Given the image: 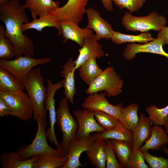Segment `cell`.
Segmentation results:
<instances>
[{
	"label": "cell",
	"instance_id": "obj_1",
	"mask_svg": "<svg viewBox=\"0 0 168 168\" xmlns=\"http://www.w3.org/2000/svg\"><path fill=\"white\" fill-rule=\"evenodd\" d=\"M20 0H10L0 5V20L4 24V36L10 40L15 48L17 58L25 55L32 57L35 54L33 41L22 30L23 24L30 19Z\"/></svg>",
	"mask_w": 168,
	"mask_h": 168
},
{
	"label": "cell",
	"instance_id": "obj_2",
	"mask_svg": "<svg viewBox=\"0 0 168 168\" xmlns=\"http://www.w3.org/2000/svg\"><path fill=\"white\" fill-rule=\"evenodd\" d=\"M44 78L40 69L33 68L23 82L30 98L33 110V119H41L47 125L46 110L44 107L47 89L44 85Z\"/></svg>",
	"mask_w": 168,
	"mask_h": 168
},
{
	"label": "cell",
	"instance_id": "obj_3",
	"mask_svg": "<svg viewBox=\"0 0 168 168\" xmlns=\"http://www.w3.org/2000/svg\"><path fill=\"white\" fill-rule=\"evenodd\" d=\"M68 101L65 97L62 98L56 112V122L63 136L58 149L62 156L67 155L68 145L76 138L78 129L76 119L70 113Z\"/></svg>",
	"mask_w": 168,
	"mask_h": 168
},
{
	"label": "cell",
	"instance_id": "obj_4",
	"mask_svg": "<svg viewBox=\"0 0 168 168\" xmlns=\"http://www.w3.org/2000/svg\"><path fill=\"white\" fill-rule=\"evenodd\" d=\"M123 82L113 67H109L88 86L85 92L88 95L104 91L107 96H116L122 92Z\"/></svg>",
	"mask_w": 168,
	"mask_h": 168
},
{
	"label": "cell",
	"instance_id": "obj_5",
	"mask_svg": "<svg viewBox=\"0 0 168 168\" xmlns=\"http://www.w3.org/2000/svg\"><path fill=\"white\" fill-rule=\"evenodd\" d=\"M166 19L153 11L148 15L137 17L126 12L122 17L121 23L127 31L146 32L152 30L159 31L166 26Z\"/></svg>",
	"mask_w": 168,
	"mask_h": 168
},
{
	"label": "cell",
	"instance_id": "obj_6",
	"mask_svg": "<svg viewBox=\"0 0 168 168\" xmlns=\"http://www.w3.org/2000/svg\"><path fill=\"white\" fill-rule=\"evenodd\" d=\"M36 121L38 125L36 135L30 144L22 147L17 152L20 158L26 160L33 156L46 154L62 156L58 149L52 148L48 144L45 129L47 126L44 121L40 119Z\"/></svg>",
	"mask_w": 168,
	"mask_h": 168
},
{
	"label": "cell",
	"instance_id": "obj_7",
	"mask_svg": "<svg viewBox=\"0 0 168 168\" xmlns=\"http://www.w3.org/2000/svg\"><path fill=\"white\" fill-rule=\"evenodd\" d=\"M51 60L48 57L37 58L24 55L13 60L0 59V66L23 83L34 67L49 63Z\"/></svg>",
	"mask_w": 168,
	"mask_h": 168
},
{
	"label": "cell",
	"instance_id": "obj_8",
	"mask_svg": "<svg viewBox=\"0 0 168 168\" xmlns=\"http://www.w3.org/2000/svg\"><path fill=\"white\" fill-rule=\"evenodd\" d=\"M0 98L10 106L13 116L23 121H27L33 115L32 103L27 93L23 91L11 92L0 90Z\"/></svg>",
	"mask_w": 168,
	"mask_h": 168
},
{
	"label": "cell",
	"instance_id": "obj_9",
	"mask_svg": "<svg viewBox=\"0 0 168 168\" xmlns=\"http://www.w3.org/2000/svg\"><path fill=\"white\" fill-rule=\"evenodd\" d=\"M47 91L44 101V107L49 111L50 120V127L46 131V135L50 142L54 143L59 149L60 144L57 138L54 131V125L56 122V112L55 108V100L54 96L55 93L63 86L64 79L54 84L49 79L47 78Z\"/></svg>",
	"mask_w": 168,
	"mask_h": 168
},
{
	"label": "cell",
	"instance_id": "obj_10",
	"mask_svg": "<svg viewBox=\"0 0 168 168\" xmlns=\"http://www.w3.org/2000/svg\"><path fill=\"white\" fill-rule=\"evenodd\" d=\"M104 92L89 94L84 100L82 106L94 112L101 111L107 113L118 119L123 108V104L120 103L117 105H113L109 102Z\"/></svg>",
	"mask_w": 168,
	"mask_h": 168
},
{
	"label": "cell",
	"instance_id": "obj_11",
	"mask_svg": "<svg viewBox=\"0 0 168 168\" xmlns=\"http://www.w3.org/2000/svg\"><path fill=\"white\" fill-rule=\"evenodd\" d=\"M89 0H68L63 6L50 13L58 22L71 21L77 24L81 21L86 13V7Z\"/></svg>",
	"mask_w": 168,
	"mask_h": 168
},
{
	"label": "cell",
	"instance_id": "obj_12",
	"mask_svg": "<svg viewBox=\"0 0 168 168\" xmlns=\"http://www.w3.org/2000/svg\"><path fill=\"white\" fill-rule=\"evenodd\" d=\"M73 113L78 125L76 138L88 136L93 132L100 133L105 131L97 123L94 112L85 108H78L73 111Z\"/></svg>",
	"mask_w": 168,
	"mask_h": 168
},
{
	"label": "cell",
	"instance_id": "obj_13",
	"mask_svg": "<svg viewBox=\"0 0 168 168\" xmlns=\"http://www.w3.org/2000/svg\"><path fill=\"white\" fill-rule=\"evenodd\" d=\"M95 140L93 135L91 134L72 140L67 148L68 160L62 168H78L82 166L80 161L81 154L89 148Z\"/></svg>",
	"mask_w": 168,
	"mask_h": 168
},
{
	"label": "cell",
	"instance_id": "obj_14",
	"mask_svg": "<svg viewBox=\"0 0 168 168\" xmlns=\"http://www.w3.org/2000/svg\"><path fill=\"white\" fill-rule=\"evenodd\" d=\"M86 13L88 18L86 27L94 31L98 40L102 39L111 40L114 31L112 25L100 16L97 10L92 7L86 9Z\"/></svg>",
	"mask_w": 168,
	"mask_h": 168
},
{
	"label": "cell",
	"instance_id": "obj_15",
	"mask_svg": "<svg viewBox=\"0 0 168 168\" xmlns=\"http://www.w3.org/2000/svg\"><path fill=\"white\" fill-rule=\"evenodd\" d=\"M164 44L162 41L158 38L143 44L129 43L124 49L123 56L126 59L131 60L133 59L138 53H149L162 55L168 58V54L163 48Z\"/></svg>",
	"mask_w": 168,
	"mask_h": 168
},
{
	"label": "cell",
	"instance_id": "obj_16",
	"mask_svg": "<svg viewBox=\"0 0 168 168\" xmlns=\"http://www.w3.org/2000/svg\"><path fill=\"white\" fill-rule=\"evenodd\" d=\"M98 41L94 34L86 39L83 45L78 49V55L74 60L76 70L91 58H100L105 56V54L102 49V46Z\"/></svg>",
	"mask_w": 168,
	"mask_h": 168
},
{
	"label": "cell",
	"instance_id": "obj_17",
	"mask_svg": "<svg viewBox=\"0 0 168 168\" xmlns=\"http://www.w3.org/2000/svg\"><path fill=\"white\" fill-rule=\"evenodd\" d=\"M58 22L63 38L66 41L72 40L81 47L86 39L93 34L92 30L86 27L81 28L77 24L72 21H63Z\"/></svg>",
	"mask_w": 168,
	"mask_h": 168
},
{
	"label": "cell",
	"instance_id": "obj_18",
	"mask_svg": "<svg viewBox=\"0 0 168 168\" xmlns=\"http://www.w3.org/2000/svg\"><path fill=\"white\" fill-rule=\"evenodd\" d=\"M75 65L74 60L70 58L62 66L61 76L63 78V94L69 103L74 104V97L76 93L75 72Z\"/></svg>",
	"mask_w": 168,
	"mask_h": 168
},
{
	"label": "cell",
	"instance_id": "obj_19",
	"mask_svg": "<svg viewBox=\"0 0 168 168\" xmlns=\"http://www.w3.org/2000/svg\"><path fill=\"white\" fill-rule=\"evenodd\" d=\"M59 4V1L53 0H25L23 6L29 10L33 19L55 11L60 7Z\"/></svg>",
	"mask_w": 168,
	"mask_h": 168
},
{
	"label": "cell",
	"instance_id": "obj_20",
	"mask_svg": "<svg viewBox=\"0 0 168 168\" xmlns=\"http://www.w3.org/2000/svg\"><path fill=\"white\" fill-rule=\"evenodd\" d=\"M93 135L95 139L106 141L109 139L128 141L132 143L133 133L128 129L118 119L111 128L103 132L96 133Z\"/></svg>",
	"mask_w": 168,
	"mask_h": 168
},
{
	"label": "cell",
	"instance_id": "obj_21",
	"mask_svg": "<svg viewBox=\"0 0 168 168\" xmlns=\"http://www.w3.org/2000/svg\"><path fill=\"white\" fill-rule=\"evenodd\" d=\"M152 124L148 117L140 113L139 123L133 132V149H139L150 138Z\"/></svg>",
	"mask_w": 168,
	"mask_h": 168
},
{
	"label": "cell",
	"instance_id": "obj_22",
	"mask_svg": "<svg viewBox=\"0 0 168 168\" xmlns=\"http://www.w3.org/2000/svg\"><path fill=\"white\" fill-rule=\"evenodd\" d=\"M168 144V135L165 130L160 126L155 125L151 128L150 138L139 149L142 152L150 150H156Z\"/></svg>",
	"mask_w": 168,
	"mask_h": 168
},
{
	"label": "cell",
	"instance_id": "obj_23",
	"mask_svg": "<svg viewBox=\"0 0 168 168\" xmlns=\"http://www.w3.org/2000/svg\"><path fill=\"white\" fill-rule=\"evenodd\" d=\"M106 141L95 139L85 152L91 163L96 168H105Z\"/></svg>",
	"mask_w": 168,
	"mask_h": 168
},
{
	"label": "cell",
	"instance_id": "obj_24",
	"mask_svg": "<svg viewBox=\"0 0 168 168\" xmlns=\"http://www.w3.org/2000/svg\"><path fill=\"white\" fill-rule=\"evenodd\" d=\"M35 156L26 160L21 159L17 152H4L0 156L2 168H34Z\"/></svg>",
	"mask_w": 168,
	"mask_h": 168
},
{
	"label": "cell",
	"instance_id": "obj_25",
	"mask_svg": "<svg viewBox=\"0 0 168 168\" xmlns=\"http://www.w3.org/2000/svg\"><path fill=\"white\" fill-rule=\"evenodd\" d=\"M47 27H54L56 28L58 34L62 35L61 29L59 22L55 17L50 13L35 18L31 22L23 24L21 29L23 32L29 29H35L38 31H42L43 29Z\"/></svg>",
	"mask_w": 168,
	"mask_h": 168
},
{
	"label": "cell",
	"instance_id": "obj_26",
	"mask_svg": "<svg viewBox=\"0 0 168 168\" xmlns=\"http://www.w3.org/2000/svg\"><path fill=\"white\" fill-rule=\"evenodd\" d=\"M79 75L87 85L89 86L102 72L98 66L96 58H91L81 65L77 69Z\"/></svg>",
	"mask_w": 168,
	"mask_h": 168
},
{
	"label": "cell",
	"instance_id": "obj_27",
	"mask_svg": "<svg viewBox=\"0 0 168 168\" xmlns=\"http://www.w3.org/2000/svg\"><path fill=\"white\" fill-rule=\"evenodd\" d=\"M34 168H62L68 160L67 156L46 154L35 156Z\"/></svg>",
	"mask_w": 168,
	"mask_h": 168
},
{
	"label": "cell",
	"instance_id": "obj_28",
	"mask_svg": "<svg viewBox=\"0 0 168 168\" xmlns=\"http://www.w3.org/2000/svg\"><path fill=\"white\" fill-rule=\"evenodd\" d=\"M138 105L135 103L123 107L118 119L128 129L133 133L139 120L138 114Z\"/></svg>",
	"mask_w": 168,
	"mask_h": 168
},
{
	"label": "cell",
	"instance_id": "obj_29",
	"mask_svg": "<svg viewBox=\"0 0 168 168\" xmlns=\"http://www.w3.org/2000/svg\"><path fill=\"white\" fill-rule=\"evenodd\" d=\"M25 89L22 82L0 66V90L21 92Z\"/></svg>",
	"mask_w": 168,
	"mask_h": 168
},
{
	"label": "cell",
	"instance_id": "obj_30",
	"mask_svg": "<svg viewBox=\"0 0 168 168\" xmlns=\"http://www.w3.org/2000/svg\"><path fill=\"white\" fill-rule=\"evenodd\" d=\"M149 32L142 33L138 35H129L114 31L111 40L115 44H120L126 42L146 43L154 40Z\"/></svg>",
	"mask_w": 168,
	"mask_h": 168
},
{
	"label": "cell",
	"instance_id": "obj_31",
	"mask_svg": "<svg viewBox=\"0 0 168 168\" xmlns=\"http://www.w3.org/2000/svg\"><path fill=\"white\" fill-rule=\"evenodd\" d=\"M113 148L122 167H126L133 150L132 143L128 141L111 139Z\"/></svg>",
	"mask_w": 168,
	"mask_h": 168
},
{
	"label": "cell",
	"instance_id": "obj_32",
	"mask_svg": "<svg viewBox=\"0 0 168 168\" xmlns=\"http://www.w3.org/2000/svg\"><path fill=\"white\" fill-rule=\"evenodd\" d=\"M146 111L148 118L153 124L158 126L164 125L168 121V105L162 108H158L154 105L146 107Z\"/></svg>",
	"mask_w": 168,
	"mask_h": 168
},
{
	"label": "cell",
	"instance_id": "obj_33",
	"mask_svg": "<svg viewBox=\"0 0 168 168\" xmlns=\"http://www.w3.org/2000/svg\"><path fill=\"white\" fill-rule=\"evenodd\" d=\"M5 28L0 24V58L2 59H9L15 57L14 46L9 39L4 35Z\"/></svg>",
	"mask_w": 168,
	"mask_h": 168
},
{
	"label": "cell",
	"instance_id": "obj_34",
	"mask_svg": "<svg viewBox=\"0 0 168 168\" xmlns=\"http://www.w3.org/2000/svg\"><path fill=\"white\" fill-rule=\"evenodd\" d=\"M128 168H148L145 163L142 152L139 149H133L127 164Z\"/></svg>",
	"mask_w": 168,
	"mask_h": 168
},
{
	"label": "cell",
	"instance_id": "obj_35",
	"mask_svg": "<svg viewBox=\"0 0 168 168\" xmlns=\"http://www.w3.org/2000/svg\"><path fill=\"white\" fill-rule=\"evenodd\" d=\"M95 117L99 125L105 130L113 127L116 124L118 119L107 113L95 111Z\"/></svg>",
	"mask_w": 168,
	"mask_h": 168
},
{
	"label": "cell",
	"instance_id": "obj_36",
	"mask_svg": "<svg viewBox=\"0 0 168 168\" xmlns=\"http://www.w3.org/2000/svg\"><path fill=\"white\" fill-rule=\"evenodd\" d=\"M142 152L144 160L147 163L149 167L168 168V158L154 156L150 153L148 151Z\"/></svg>",
	"mask_w": 168,
	"mask_h": 168
},
{
	"label": "cell",
	"instance_id": "obj_37",
	"mask_svg": "<svg viewBox=\"0 0 168 168\" xmlns=\"http://www.w3.org/2000/svg\"><path fill=\"white\" fill-rule=\"evenodd\" d=\"M146 0H113L115 6L121 10L125 8L130 13L138 11L145 2Z\"/></svg>",
	"mask_w": 168,
	"mask_h": 168
},
{
	"label": "cell",
	"instance_id": "obj_38",
	"mask_svg": "<svg viewBox=\"0 0 168 168\" xmlns=\"http://www.w3.org/2000/svg\"><path fill=\"white\" fill-rule=\"evenodd\" d=\"M105 154L106 168H121L122 166L116 159L111 139L106 141Z\"/></svg>",
	"mask_w": 168,
	"mask_h": 168
},
{
	"label": "cell",
	"instance_id": "obj_39",
	"mask_svg": "<svg viewBox=\"0 0 168 168\" xmlns=\"http://www.w3.org/2000/svg\"><path fill=\"white\" fill-rule=\"evenodd\" d=\"M13 116L12 110L8 104L2 99L0 98V116Z\"/></svg>",
	"mask_w": 168,
	"mask_h": 168
},
{
	"label": "cell",
	"instance_id": "obj_40",
	"mask_svg": "<svg viewBox=\"0 0 168 168\" xmlns=\"http://www.w3.org/2000/svg\"><path fill=\"white\" fill-rule=\"evenodd\" d=\"M157 38L161 39L164 44L168 45V26H164L158 31Z\"/></svg>",
	"mask_w": 168,
	"mask_h": 168
},
{
	"label": "cell",
	"instance_id": "obj_41",
	"mask_svg": "<svg viewBox=\"0 0 168 168\" xmlns=\"http://www.w3.org/2000/svg\"><path fill=\"white\" fill-rule=\"evenodd\" d=\"M104 8L107 11L111 12L114 9L113 0H100Z\"/></svg>",
	"mask_w": 168,
	"mask_h": 168
},
{
	"label": "cell",
	"instance_id": "obj_42",
	"mask_svg": "<svg viewBox=\"0 0 168 168\" xmlns=\"http://www.w3.org/2000/svg\"><path fill=\"white\" fill-rule=\"evenodd\" d=\"M166 133L168 135V121L166 122L164 125Z\"/></svg>",
	"mask_w": 168,
	"mask_h": 168
},
{
	"label": "cell",
	"instance_id": "obj_43",
	"mask_svg": "<svg viewBox=\"0 0 168 168\" xmlns=\"http://www.w3.org/2000/svg\"><path fill=\"white\" fill-rule=\"evenodd\" d=\"M9 0H0V5L4 4L7 3Z\"/></svg>",
	"mask_w": 168,
	"mask_h": 168
},
{
	"label": "cell",
	"instance_id": "obj_44",
	"mask_svg": "<svg viewBox=\"0 0 168 168\" xmlns=\"http://www.w3.org/2000/svg\"><path fill=\"white\" fill-rule=\"evenodd\" d=\"M163 150L167 156L168 158V148L164 147Z\"/></svg>",
	"mask_w": 168,
	"mask_h": 168
}]
</instances>
